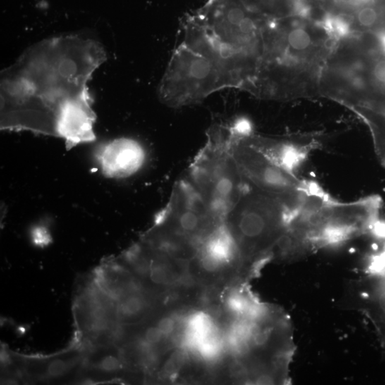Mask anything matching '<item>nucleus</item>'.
Listing matches in <instances>:
<instances>
[{
  "mask_svg": "<svg viewBox=\"0 0 385 385\" xmlns=\"http://www.w3.org/2000/svg\"><path fill=\"white\" fill-rule=\"evenodd\" d=\"M105 60L99 42L79 36L28 49L3 74V128L59 136L67 118L91 106L87 83Z\"/></svg>",
  "mask_w": 385,
  "mask_h": 385,
  "instance_id": "nucleus-1",
  "label": "nucleus"
},
{
  "mask_svg": "<svg viewBox=\"0 0 385 385\" xmlns=\"http://www.w3.org/2000/svg\"><path fill=\"white\" fill-rule=\"evenodd\" d=\"M381 202L377 196L338 202L314 187L290 216L288 230L277 249V258L307 255L367 234L378 222Z\"/></svg>",
  "mask_w": 385,
  "mask_h": 385,
  "instance_id": "nucleus-2",
  "label": "nucleus"
},
{
  "mask_svg": "<svg viewBox=\"0 0 385 385\" xmlns=\"http://www.w3.org/2000/svg\"><path fill=\"white\" fill-rule=\"evenodd\" d=\"M290 218V211L281 202L247 185L227 215L224 223L238 248L248 281L276 259Z\"/></svg>",
  "mask_w": 385,
  "mask_h": 385,
  "instance_id": "nucleus-3",
  "label": "nucleus"
},
{
  "mask_svg": "<svg viewBox=\"0 0 385 385\" xmlns=\"http://www.w3.org/2000/svg\"><path fill=\"white\" fill-rule=\"evenodd\" d=\"M223 222L184 177L175 183L167 204L142 239L176 259L189 261Z\"/></svg>",
  "mask_w": 385,
  "mask_h": 385,
  "instance_id": "nucleus-4",
  "label": "nucleus"
},
{
  "mask_svg": "<svg viewBox=\"0 0 385 385\" xmlns=\"http://www.w3.org/2000/svg\"><path fill=\"white\" fill-rule=\"evenodd\" d=\"M192 15L222 56L237 89L251 88L260 28L252 12L240 0H207Z\"/></svg>",
  "mask_w": 385,
  "mask_h": 385,
  "instance_id": "nucleus-5",
  "label": "nucleus"
},
{
  "mask_svg": "<svg viewBox=\"0 0 385 385\" xmlns=\"http://www.w3.org/2000/svg\"><path fill=\"white\" fill-rule=\"evenodd\" d=\"M185 178L210 210L224 220L247 188L232 154L229 121L211 125Z\"/></svg>",
  "mask_w": 385,
  "mask_h": 385,
  "instance_id": "nucleus-6",
  "label": "nucleus"
},
{
  "mask_svg": "<svg viewBox=\"0 0 385 385\" xmlns=\"http://www.w3.org/2000/svg\"><path fill=\"white\" fill-rule=\"evenodd\" d=\"M233 88L236 84L224 67L180 41L160 82L159 96L163 104L178 109Z\"/></svg>",
  "mask_w": 385,
  "mask_h": 385,
  "instance_id": "nucleus-7",
  "label": "nucleus"
},
{
  "mask_svg": "<svg viewBox=\"0 0 385 385\" xmlns=\"http://www.w3.org/2000/svg\"><path fill=\"white\" fill-rule=\"evenodd\" d=\"M231 151L239 171L247 185L281 202L290 216L298 210L314 187L285 169L249 144L251 122L238 117L229 121Z\"/></svg>",
  "mask_w": 385,
  "mask_h": 385,
  "instance_id": "nucleus-8",
  "label": "nucleus"
},
{
  "mask_svg": "<svg viewBox=\"0 0 385 385\" xmlns=\"http://www.w3.org/2000/svg\"><path fill=\"white\" fill-rule=\"evenodd\" d=\"M145 149L134 139L121 138L104 146L98 152V160L105 176L113 178L132 176L146 161Z\"/></svg>",
  "mask_w": 385,
  "mask_h": 385,
  "instance_id": "nucleus-9",
  "label": "nucleus"
},
{
  "mask_svg": "<svg viewBox=\"0 0 385 385\" xmlns=\"http://www.w3.org/2000/svg\"><path fill=\"white\" fill-rule=\"evenodd\" d=\"M249 144L259 149L281 167L296 174V170L305 161L310 152L308 145L264 138L255 135L253 131L245 135Z\"/></svg>",
  "mask_w": 385,
  "mask_h": 385,
  "instance_id": "nucleus-10",
  "label": "nucleus"
},
{
  "mask_svg": "<svg viewBox=\"0 0 385 385\" xmlns=\"http://www.w3.org/2000/svg\"><path fill=\"white\" fill-rule=\"evenodd\" d=\"M151 292L129 294L117 302L116 317L121 325L135 324L146 318L155 302Z\"/></svg>",
  "mask_w": 385,
  "mask_h": 385,
  "instance_id": "nucleus-11",
  "label": "nucleus"
},
{
  "mask_svg": "<svg viewBox=\"0 0 385 385\" xmlns=\"http://www.w3.org/2000/svg\"><path fill=\"white\" fill-rule=\"evenodd\" d=\"M288 42L295 50L301 51L307 49L311 44L310 34L302 29L290 31L288 35Z\"/></svg>",
  "mask_w": 385,
  "mask_h": 385,
  "instance_id": "nucleus-12",
  "label": "nucleus"
},
{
  "mask_svg": "<svg viewBox=\"0 0 385 385\" xmlns=\"http://www.w3.org/2000/svg\"><path fill=\"white\" fill-rule=\"evenodd\" d=\"M352 19L346 15H340L327 22L326 26L331 32L336 34L338 37H343L348 33Z\"/></svg>",
  "mask_w": 385,
  "mask_h": 385,
  "instance_id": "nucleus-13",
  "label": "nucleus"
},
{
  "mask_svg": "<svg viewBox=\"0 0 385 385\" xmlns=\"http://www.w3.org/2000/svg\"><path fill=\"white\" fill-rule=\"evenodd\" d=\"M96 367L101 372L106 373L118 372L123 368V360L118 358L117 356L106 355L97 362Z\"/></svg>",
  "mask_w": 385,
  "mask_h": 385,
  "instance_id": "nucleus-14",
  "label": "nucleus"
},
{
  "mask_svg": "<svg viewBox=\"0 0 385 385\" xmlns=\"http://www.w3.org/2000/svg\"><path fill=\"white\" fill-rule=\"evenodd\" d=\"M377 11L371 7H367L361 10L357 19L361 25L364 27H371L377 20Z\"/></svg>",
  "mask_w": 385,
  "mask_h": 385,
  "instance_id": "nucleus-15",
  "label": "nucleus"
},
{
  "mask_svg": "<svg viewBox=\"0 0 385 385\" xmlns=\"http://www.w3.org/2000/svg\"><path fill=\"white\" fill-rule=\"evenodd\" d=\"M66 369L67 364L63 361L56 360L49 364L47 373L50 377H56V376L61 375Z\"/></svg>",
  "mask_w": 385,
  "mask_h": 385,
  "instance_id": "nucleus-16",
  "label": "nucleus"
},
{
  "mask_svg": "<svg viewBox=\"0 0 385 385\" xmlns=\"http://www.w3.org/2000/svg\"><path fill=\"white\" fill-rule=\"evenodd\" d=\"M377 74L380 80H385V63H379L377 68Z\"/></svg>",
  "mask_w": 385,
  "mask_h": 385,
  "instance_id": "nucleus-17",
  "label": "nucleus"
},
{
  "mask_svg": "<svg viewBox=\"0 0 385 385\" xmlns=\"http://www.w3.org/2000/svg\"><path fill=\"white\" fill-rule=\"evenodd\" d=\"M340 1L343 3H352L355 0H340Z\"/></svg>",
  "mask_w": 385,
  "mask_h": 385,
  "instance_id": "nucleus-18",
  "label": "nucleus"
}]
</instances>
